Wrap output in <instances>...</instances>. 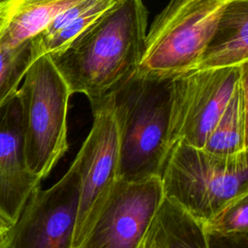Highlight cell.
Returning a JSON list of instances; mask_svg holds the SVG:
<instances>
[{"label": "cell", "instance_id": "3", "mask_svg": "<svg viewBox=\"0 0 248 248\" xmlns=\"http://www.w3.org/2000/svg\"><path fill=\"white\" fill-rule=\"evenodd\" d=\"M164 197L203 224L225 204L248 193V155H219L176 141L164 166Z\"/></svg>", "mask_w": 248, "mask_h": 248}, {"label": "cell", "instance_id": "4", "mask_svg": "<svg viewBox=\"0 0 248 248\" xmlns=\"http://www.w3.org/2000/svg\"><path fill=\"white\" fill-rule=\"evenodd\" d=\"M232 0H170L146 32L138 74L172 78L194 70Z\"/></svg>", "mask_w": 248, "mask_h": 248}, {"label": "cell", "instance_id": "16", "mask_svg": "<svg viewBox=\"0 0 248 248\" xmlns=\"http://www.w3.org/2000/svg\"><path fill=\"white\" fill-rule=\"evenodd\" d=\"M35 59L37 56L31 39L14 48L0 43V107L16 93Z\"/></svg>", "mask_w": 248, "mask_h": 248}, {"label": "cell", "instance_id": "12", "mask_svg": "<svg viewBox=\"0 0 248 248\" xmlns=\"http://www.w3.org/2000/svg\"><path fill=\"white\" fill-rule=\"evenodd\" d=\"M81 0H0V43L14 48Z\"/></svg>", "mask_w": 248, "mask_h": 248}, {"label": "cell", "instance_id": "19", "mask_svg": "<svg viewBox=\"0 0 248 248\" xmlns=\"http://www.w3.org/2000/svg\"><path fill=\"white\" fill-rule=\"evenodd\" d=\"M9 226H7L5 223H3L1 220H0V242L2 241V239L4 238L5 234L7 233L8 230H9Z\"/></svg>", "mask_w": 248, "mask_h": 248}, {"label": "cell", "instance_id": "9", "mask_svg": "<svg viewBox=\"0 0 248 248\" xmlns=\"http://www.w3.org/2000/svg\"><path fill=\"white\" fill-rule=\"evenodd\" d=\"M163 199L159 176L117 179L78 248H137Z\"/></svg>", "mask_w": 248, "mask_h": 248}, {"label": "cell", "instance_id": "5", "mask_svg": "<svg viewBox=\"0 0 248 248\" xmlns=\"http://www.w3.org/2000/svg\"><path fill=\"white\" fill-rule=\"evenodd\" d=\"M28 170L45 179L68 150L70 90L48 54L39 56L18 88Z\"/></svg>", "mask_w": 248, "mask_h": 248}, {"label": "cell", "instance_id": "15", "mask_svg": "<svg viewBox=\"0 0 248 248\" xmlns=\"http://www.w3.org/2000/svg\"><path fill=\"white\" fill-rule=\"evenodd\" d=\"M247 117L248 70L241 76L202 148L219 155L247 151Z\"/></svg>", "mask_w": 248, "mask_h": 248}, {"label": "cell", "instance_id": "14", "mask_svg": "<svg viewBox=\"0 0 248 248\" xmlns=\"http://www.w3.org/2000/svg\"><path fill=\"white\" fill-rule=\"evenodd\" d=\"M118 1L81 0L62 12L31 39L37 58L62 49Z\"/></svg>", "mask_w": 248, "mask_h": 248}, {"label": "cell", "instance_id": "6", "mask_svg": "<svg viewBox=\"0 0 248 248\" xmlns=\"http://www.w3.org/2000/svg\"><path fill=\"white\" fill-rule=\"evenodd\" d=\"M248 65L192 70L172 78L170 130L180 140L202 148Z\"/></svg>", "mask_w": 248, "mask_h": 248}, {"label": "cell", "instance_id": "13", "mask_svg": "<svg viewBox=\"0 0 248 248\" xmlns=\"http://www.w3.org/2000/svg\"><path fill=\"white\" fill-rule=\"evenodd\" d=\"M137 248H210L202 223L164 197Z\"/></svg>", "mask_w": 248, "mask_h": 248}, {"label": "cell", "instance_id": "11", "mask_svg": "<svg viewBox=\"0 0 248 248\" xmlns=\"http://www.w3.org/2000/svg\"><path fill=\"white\" fill-rule=\"evenodd\" d=\"M248 60V0H232L194 70L242 66Z\"/></svg>", "mask_w": 248, "mask_h": 248}, {"label": "cell", "instance_id": "1", "mask_svg": "<svg viewBox=\"0 0 248 248\" xmlns=\"http://www.w3.org/2000/svg\"><path fill=\"white\" fill-rule=\"evenodd\" d=\"M143 0H119L62 49L48 54L71 95L95 108L138 73L147 32Z\"/></svg>", "mask_w": 248, "mask_h": 248}, {"label": "cell", "instance_id": "7", "mask_svg": "<svg viewBox=\"0 0 248 248\" xmlns=\"http://www.w3.org/2000/svg\"><path fill=\"white\" fill-rule=\"evenodd\" d=\"M80 181L73 162L49 188L38 186L27 199L0 248H73Z\"/></svg>", "mask_w": 248, "mask_h": 248}, {"label": "cell", "instance_id": "2", "mask_svg": "<svg viewBox=\"0 0 248 248\" xmlns=\"http://www.w3.org/2000/svg\"><path fill=\"white\" fill-rule=\"evenodd\" d=\"M171 80L137 73L112 94L119 141L117 179L161 176L173 145L170 130Z\"/></svg>", "mask_w": 248, "mask_h": 248}, {"label": "cell", "instance_id": "10", "mask_svg": "<svg viewBox=\"0 0 248 248\" xmlns=\"http://www.w3.org/2000/svg\"><path fill=\"white\" fill-rule=\"evenodd\" d=\"M41 179L27 168L18 90L0 107V220L11 227Z\"/></svg>", "mask_w": 248, "mask_h": 248}, {"label": "cell", "instance_id": "8", "mask_svg": "<svg viewBox=\"0 0 248 248\" xmlns=\"http://www.w3.org/2000/svg\"><path fill=\"white\" fill-rule=\"evenodd\" d=\"M92 111V127L73 161L80 181L73 248L85 237L117 180L119 141L112 95Z\"/></svg>", "mask_w": 248, "mask_h": 248}, {"label": "cell", "instance_id": "17", "mask_svg": "<svg viewBox=\"0 0 248 248\" xmlns=\"http://www.w3.org/2000/svg\"><path fill=\"white\" fill-rule=\"evenodd\" d=\"M202 225L209 235L248 234V193L229 202Z\"/></svg>", "mask_w": 248, "mask_h": 248}, {"label": "cell", "instance_id": "18", "mask_svg": "<svg viewBox=\"0 0 248 248\" xmlns=\"http://www.w3.org/2000/svg\"><path fill=\"white\" fill-rule=\"evenodd\" d=\"M207 235L210 248H248V234L231 236Z\"/></svg>", "mask_w": 248, "mask_h": 248}]
</instances>
